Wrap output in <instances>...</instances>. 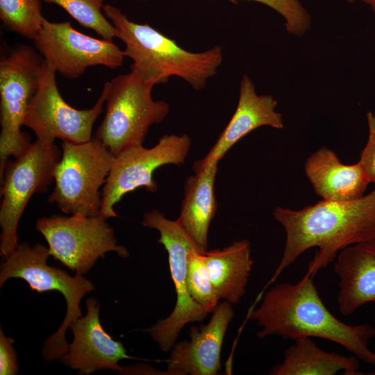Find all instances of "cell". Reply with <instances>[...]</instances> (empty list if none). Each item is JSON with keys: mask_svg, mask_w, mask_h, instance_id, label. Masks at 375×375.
Listing matches in <instances>:
<instances>
[{"mask_svg": "<svg viewBox=\"0 0 375 375\" xmlns=\"http://www.w3.org/2000/svg\"><path fill=\"white\" fill-rule=\"evenodd\" d=\"M103 12L115 27V38L124 44L125 57L133 61L131 69L155 85L176 76L201 90L222 63L219 45L191 52L149 24L131 21L116 6L105 4Z\"/></svg>", "mask_w": 375, "mask_h": 375, "instance_id": "3", "label": "cell"}, {"mask_svg": "<svg viewBox=\"0 0 375 375\" xmlns=\"http://www.w3.org/2000/svg\"><path fill=\"white\" fill-rule=\"evenodd\" d=\"M101 214L94 217L52 215L36 221L49 254L76 274H85L99 258L113 251L122 258L128 249L117 244L113 228Z\"/></svg>", "mask_w": 375, "mask_h": 375, "instance_id": "9", "label": "cell"}, {"mask_svg": "<svg viewBox=\"0 0 375 375\" xmlns=\"http://www.w3.org/2000/svg\"><path fill=\"white\" fill-rule=\"evenodd\" d=\"M191 147L187 134L164 135L157 144L147 149L143 145L130 147L114 156L112 167L101 190L100 214L105 218L117 217L114 207L124 195L138 188L150 192L158 189L153 172L158 167L183 164Z\"/></svg>", "mask_w": 375, "mask_h": 375, "instance_id": "11", "label": "cell"}, {"mask_svg": "<svg viewBox=\"0 0 375 375\" xmlns=\"http://www.w3.org/2000/svg\"><path fill=\"white\" fill-rule=\"evenodd\" d=\"M45 62L62 76L76 79L92 66L115 69L125 56L113 41L97 39L74 28L69 22H51L44 18L33 40Z\"/></svg>", "mask_w": 375, "mask_h": 375, "instance_id": "13", "label": "cell"}, {"mask_svg": "<svg viewBox=\"0 0 375 375\" xmlns=\"http://www.w3.org/2000/svg\"><path fill=\"white\" fill-rule=\"evenodd\" d=\"M142 224L159 232L158 242L163 245L168 253L171 276L175 288L176 299L172 312L145 330L160 349L167 352L175 344L181 331L186 324L201 322L209 313L193 299L187 285L188 255L190 249L198 246L177 220L167 219L158 210L144 213Z\"/></svg>", "mask_w": 375, "mask_h": 375, "instance_id": "10", "label": "cell"}, {"mask_svg": "<svg viewBox=\"0 0 375 375\" xmlns=\"http://www.w3.org/2000/svg\"><path fill=\"white\" fill-rule=\"evenodd\" d=\"M54 172L55 186L48 202L65 214L94 217L100 214L101 192L114 155L95 137L85 142L62 141Z\"/></svg>", "mask_w": 375, "mask_h": 375, "instance_id": "6", "label": "cell"}, {"mask_svg": "<svg viewBox=\"0 0 375 375\" xmlns=\"http://www.w3.org/2000/svg\"><path fill=\"white\" fill-rule=\"evenodd\" d=\"M334 271L340 278L338 302L342 315L348 316L375 302V240L341 250Z\"/></svg>", "mask_w": 375, "mask_h": 375, "instance_id": "18", "label": "cell"}, {"mask_svg": "<svg viewBox=\"0 0 375 375\" xmlns=\"http://www.w3.org/2000/svg\"><path fill=\"white\" fill-rule=\"evenodd\" d=\"M348 2L349 3H353L354 1H356V0H347Z\"/></svg>", "mask_w": 375, "mask_h": 375, "instance_id": "29", "label": "cell"}, {"mask_svg": "<svg viewBox=\"0 0 375 375\" xmlns=\"http://www.w3.org/2000/svg\"><path fill=\"white\" fill-rule=\"evenodd\" d=\"M313 277L306 273L296 283H278L265 293L260 306L249 315L261 327L258 338L328 340L375 365V353L368 348L369 340L375 336L374 327L368 324L350 326L336 318L320 298Z\"/></svg>", "mask_w": 375, "mask_h": 375, "instance_id": "2", "label": "cell"}, {"mask_svg": "<svg viewBox=\"0 0 375 375\" xmlns=\"http://www.w3.org/2000/svg\"><path fill=\"white\" fill-rule=\"evenodd\" d=\"M273 215L283 226L286 239L281 260L268 284L303 252L317 247L307 271L315 276L343 249L375 240V188L350 201L322 199L298 210L276 207Z\"/></svg>", "mask_w": 375, "mask_h": 375, "instance_id": "1", "label": "cell"}, {"mask_svg": "<svg viewBox=\"0 0 375 375\" xmlns=\"http://www.w3.org/2000/svg\"><path fill=\"white\" fill-rule=\"evenodd\" d=\"M284 353L283 362L273 368V375H334L343 371L344 375L363 374L358 372L356 356H344L326 352L319 348L312 338L294 340Z\"/></svg>", "mask_w": 375, "mask_h": 375, "instance_id": "21", "label": "cell"}, {"mask_svg": "<svg viewBox=\"0 0 375 375\" xmlns=\"http://www.w3.org/2000/svg\"><path fill=\"white\" fill-rule=\"evenodd\" d=\"M304 172L316 194L324 200L350 201L362 197L371 183L358 162L345 165L336 153L321 147L310 155Z\"/></svg>", "mask_w": 375, "mask_h": 375, "instance_id": "17", "label": "cell"}, {"mask_svg": "<svg viewBox=\"0 0 375 375\" xmlns=\"http://www.w3.org/2000/svg\"><path fill=\"white\" fill-rule=\"evenodd\" d=\"M45 62L34 49L19 44L0 60V179L11 156L28 147L30 138L21 130L29 101L36 92Z\"/></svg>", "mask_w": 375, "mask_h": 375, "instance_id": "8", "label": "cell"}, {"mask_svg": "<svg viewBox=\"0 0 375 375\" xmlns=\"http://www.w3.org/2000/svg\"><path fill=\"white\" fill-rule=\"evenodd\" d=\"M138 1H146V0H138Z\"/></svg>", "mask_w": 375, "mask_h": 375, "instance_id": "30", "label": "cell"}, {"mask_svg": "<svg viewBox=\"0 0 375 375\" xmlns=\"http://www.w3.org/2000/svg\"><path fill=\"white\" fill-rule=\"evenodd\" d=\"M369 135L358 162L365 169L371 183H375V113L367 114Z\"/></svg>", "mask_w": 375, "mask_h": 375, "instance_id": "26", "label": "cell"}, {"mask_svg": "<svg viewBox=\"0 0 375 375\" xmlns=\"http://www.w3.org/2000/svg\"><path fill=\"white\" fill-rule=\"evenodd\" d=\"M212 312L208 323L190 327L189 340L173 346L167 374L215 375L221 369L222 344L234 311L232 304L224 301Z\"/></svg>", "mask_w": 375, "mask_h": 375, "instance_id": "15", "label": "cell"}, {"mask_svg": "<svg viewBox=\"0 0 375 375\" xmlns=\"http://www.w3.org/2000/svg\"><path fill=\"white\" fill-rule=\"evenodd\" d=\"M87 312L69 324L73 340L60 359L66 367L79 374L89 375L97 371L121 372L118 362L135 359L126 353L124 344L115 340L103 328L99 318L100 304L94 297L85 301Z\"/></svg>", "mask_w": 375, "mask_h": 375, "instance_id": "14", "label": "cell"}, {"mask_svg": "<svg viewBox=\"0 0 375 375\" xmlns=\"http://www.w3.org/2000/svg\"><path fill=\"white\" fill-rule=\"evenodd\" d=\"M61 154L55 142L36 139L21 156L8 161L0 179V254L3 258L17 248L22 213L33 195L47 192L54 181Z\"/></svg>", "mask_w": 375, "mask_h": 375, "instance_id": "7", "label": "cell"}, {"mask_svg": "<svg viewBox=\"0 0 375 375\" xmlns=\"http://www.w3.org/2000/svg\"><path fill=\"white\" fill-rule=\"evenodd\" d=\"M237 3L240 0H228ZM262 3L279 13L285 20L286 31L301 36L310 28L311 17L300 0H244Z\"/></svg>", "mask_w": 375, "mask_h": 375, "instance_id": "25", "label": "cell"}, {"mask_svg": "<svg viewBox=\"0 0 375 375\" xmlns=\"http://www.w3.org/2000/svg\"><path fill=\"white\" fill-rule=\"evenodd\" d=\"M65 10L81 26L108 41L115 38V27L103 12L105 0H41Z\"/></svg>", "mask_w": 375, "mask_h": 375, "instance_id": "23", "label": "cell"}, {"mask_svg": "<svg viewBox=\"0 0 375 375\" xmlns=\"http://www.w3.org/2000/svg\"><path fill=\"white\" fill-rule=\"evenodd\" d=\"M365 3L369 5L375 15V0H362Z\"/></svg>", "mask_w": 375, "mask_h": 375, "instance_id": "28", "label": "cell"}, {"mask_svg": "<svg viewBox=\"0 0 375 375\" xmlns=\"http://www.w3.org/2000/svg\"><path fill=\"white\" fill-rule=\"evenodd\" d=\"M205 261L213 287L220 299L232 305L244 295L253 260L247 240L234 241L223 249L204 252Z\"/></svg>", "mask_w": 375, "mask_h": 375, "instance_id": "20", "label": "cell"}, {"mask_svg": "<svg viewBox=\"0 0 375 375\" xmlns=\"http://www.w3.org/2000/svg\"><path fill=\"white\" fill-rule=\"evenodd\" d=\"M41 0H0V19L9 31L32 39L44 19Z\"/></svg>", "mask_w": 375, "mask_h": 375, "instance_id": "22", "label": "cell"}, {"mask_svg": "<svg viewBox=\"0 0 375 375\" xmlns=\"http://www.w3.org/2000/svg\"><path fill=\"white\" fill-rule=\"evenodd\" d=\"M56 74L45 62L40 85L26 108L23 126L42 140L55 142L59 138L74 143L88 142L92 138L94 124L106 103L108 82L91 108L78 110L69 106L61 96Z\"/></svg>", "mask_w": 375, "mask_h": 375, "instance_id": "12", "label": "cell"}, {"mask_svg": "<svg viewBox=\"0 0 375 375\" xmlns=\"http://www.w3.org/2000/svg\"><path fill=\"white\" fill-rule=\"evenodd\" d=\"M107 82L105 115L94 137L115 156L142 145L149 128L164 120L169 106L154 100L155 85L133 69Z\"/></svg>", "mask_w": 375, "mask_h": 375, "instance_id": "5", "label": "cell"}, {"mask_svg": "<svg viewBox=\"0 0 375 375\" xmlns=\"http://www.w3.org/2000/svg\"><path fill=\"white\" fill-rule=\"evenodd\" d=\"M217 165L194 171L185 184L179 224L203 251L208 249V234L210 222L215 215L217 203L215 181Z\"/></svg>", "mask_w": 375, "mask_h": 375, "instance_id": "19", "label": "cell"}, {"mask_svg": "<svg viewBox=\"0 0 375 375\" xmlns=\"http://www.w3.org/2000/svg\"><path fill=\"white\" fill-rule=\"evenodd\" d=\"M204 252L198 247L192 248L189 251L187 285L193 299L210 312L217 307L220 299L212 283L204 258Z\"/></svg>", "mask_w": 375, "mask_h": 375, "instance_id": "24", "label": "cell"}, {"mask_svg": "<svg viewBox=\"0 0 375 375\" xmlns=\"http://www.w3.org/2000/svg\"><path fill=\"white\" fill-rule=\"evenodd\" d=\"M15 340L5 335L0 328V374L15 375L19 373L16 351L13 347Z\"/></svg>", "mask_w": 375, "mask_h": 375, "instance_id": "27", "label": "cell"}, {"mask_svg": "<svg viewBox=\"0 0 375 375\" xmlns=\"http://www.w3.org/2000/svg\"><path fill=\"white\" fill-rule=\"evenodd\" d=\"M49 256V248L44 245L36 243L31 246L28 242H21L3 258L0 266L1 287L8 279L21 278L38 293L58 291L65 297V317L58 330L44 341L42 349V358L49 362L59 360L67 353L69 344L66 331L72 322L82 317L80 303L94 290L93 283L83 275L72 276L60 268L48 265Z\"/></svg>", "mask_w": 375, "mask_h": 375, "instance_id": "4", "label": "cell"}, {"mask_svg": "<svg viewBox=\"0 0 375 375\" xmlns=\"http://www.w3.org/2000/svg\"><path fill=\"white\" fill-rule=\"evenodd\" d=\"M276 106L277 101L272 95L258 94L251 78L243 76L240 83L239 99L233 115L207 155L194 163V171L218 165L234 144L259 127L267 126L283 128V117L276 111Z\"/></svg>", "mask_w": 375, "mask_h": 375, "instance_id": "16", "label": "cell"}]
</instances>
